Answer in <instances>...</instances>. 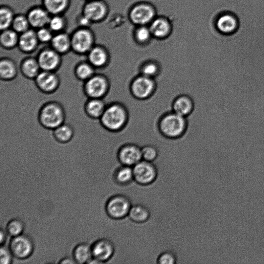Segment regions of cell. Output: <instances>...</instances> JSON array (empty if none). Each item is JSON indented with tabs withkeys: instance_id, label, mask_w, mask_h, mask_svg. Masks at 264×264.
<instances>
[{
	"instance_id": "6da1fadb",
	"label": "cell",
	"mask_w": 264,
	"mask_h": 264,
	"mask_svg": "<svg viewBox=\"0 0 264 264\" xmlns=\"http://www.w3.org/2000/svg\"><path fill=\"white\" fill-rule=\"evenodd\" d=\"M99 120L104 128L112 133H117L124 129L128 122V109L122 103L112 102L106 105Z\"/></svg>"
},
{
	"instance_id": "7a4b0ae2",
	"label": "cell",
	"mask_w": 264,
	"mask_h": 264,
	"mask_svg": "<svg viewBox=\"0 0 264 264\" xmlns=\"http://www.w3.org/2000/svg\"><path fill=\"white\" fill-rule=\"evenodd\" d=\"M158 129L161 135L169 140L182 138L186 133L188 127L187 118L172 111L164 114L159 119Z\"/></svg>"
},
{
	"instance_id": "3957f363",
	"label": "cell",
	"mask_w": 264,
	"mask_h": 264,
	"mask_svg": "<svg viewBox=\"0 0 264 264\" xmlns=\"http://www.w3.org/2000/svg\"><path fill=\"white\" fill-rule=\"evenodd\" d=\"M65 113L63 106L56 101L44 104L38 113V120L41 125L53 130L64 123Z\"/></svg>"
},
{
	"instance_id": "277c9868",
	"label": "cell",
	"mask_w": 264,
	"mask_h": 264,
	"mask_svg": "<svg viewBox=\"0 0 264 264\" xmlns=\"http://www.w3.org/2000/svg\"><path fill=\"white\" fill-rule=\"evenodd\" d=\"M158 85L156 79L139 74L131 81L129 92L135 99L144 101L150 99L156 93Z\"/></svg>"
},
{
	"instance_id": "5b68a950",
	"label": "cell",
	"mask_w": 264,
	"mask_h": 264,
	"mask_svg": "<svg viewBox=\"0 0 264 264\" xmlns=\"http://www.w3.org/2000/svg\"><path fill=\"white\" fill-rule=\"evenodd\" d=\"M72 51L87 55L96 45V36L91 28L78 27L71 35Z\"/></svg>"
},
{
	"instance_id": "8992f818",
	"label": "cell",
	"mask_w": 264,
	"mask_h": 264,
	"mask_svg": "<svg viewBox=\"0 0 264 264\" xmlns=\"http://www.w3.org/2000/svg\"><path fill=\"white\" fill-rule=\"evenodd\" d=\"M111 84L108 78L102 74H96L84 82L83 91L89 98L103 99L108 94Z\"/></svg>"
},
{
	"instance_id": "52a82bcc",
	"label": "cell",
	"mask_w": 264,
	"mask_h": 264,
	"mask_svg": "<svg viewBox=\"0 0 264 264\" xmlns=\"http://www.w3.org/2000/svg\"><path fill=\"white\" fill-rule=\"evenodd\" d=\"M131 206V201L127 196L118 194L109 198L105 205V211L110 218L121 220L128 217Z\"/></svg>"
},
{
	"instance_id": "ba28073f",
	"label": "cell",
	"mask_w": 264,
	"mask_h": 264,
	"mask_svg": "<svg viewBox=\"0 0 264 264\" xmlns=\"http://www.w3.org/2000/svg\"><path fill=\"white\" fill-rule=\"evenodd\" d=\"M135 181L142 186L155 182L158 177V169L152 162L142 160L133 167Z\"/></svg>"
},
{
	"instance_id": "9c48e42d",
	"label": "cell",
	"mask_w": 264,
	"mask_h": 264,
	"mask_svg": "<svg viewBox=\"0 0 264 264\" xmlns=\"http://www.w3.org/2000/svg\"><path fill=\"white\" fill-rule=\"evenodd\" d=\"M14 256L18 259H25L30 257L34 250L32 238L26 234L13 237L9 245Z\"/></svg>"
},
{
	"instance_id": "30bf717a",
	"label": "cell",
	"mask_w": 264,
	"mask_h": 264,
	"mask_svg": "<svg viewBox=\"0 0 264 264\" xmlns=\"http://www.w3.org/2000/svg\"><path fill=\"white\" fill-rule=\"evenodd\" d=\"M41 71L56 72L62 63L61 55L51 47L41 49L36 57Z\"/></svg>"
},
{
	"instance_id": "8fae6325",
	"label": "cell",
	"mask_w": 264,
	"mask_h": 264,
	"mask_svg": "<svg viewBox=\"0 0 264 264\" xmlns=\"http://www.w3.org/2000/svg\"><path fill=\"white\" fill-rule=\"evenodd\" d=\"M108 13V7L103 0H94L87 2L82 8L84 16L89 18L94 24H98L103 21Z\"/></svg>"
},
{
	"instance_id": "7c38bea8",
	"label": "cell",
	"mask_w": 264,
	"mask_h": 264,
	"mask_svg": "<svg viewBox=\"0 0 264 264\" xmlns=\"http://www.w3.org/2000/svg\"><path fill=\"white\" fill-rule=\"evenodd\" d=\"M117 159L121 165L133 167L143 160L142 147L135 144H124L118 151Z\"/></svg>"
},
{
	"instance_id": "4fadbf2b",
	"label": "cell",
	"mask_w": 264,
	"mask_h": 264,
	"mask_svg": "<svg viewBox=\"0 0 264 264\" xmlns=\"http://www.w3.org/2000/svg\"><path fill=\"white\" fill-rule=\"evenodd\" d=\"M34 81L37 89L46 94L55 93L60 84L58 75L53 72L41 71Z\"/></svg>"
},
{
	"instance_id": "5bb4252c",
	"label": "cell",
	"mask_w": 264,
	"mask_h": 264,
	"mask_svg": "<svg viewBox=\"0 0 264 264\" xmlns=\"http://www.w3.org/2000/svg\"><path fill=\"white\" fill-rule=\"evenodd\" d=\"M91 246L93 257L96 263L106 262L111 259L114 255V244L112 241L108 239H98Z\"/></svg>"
},
{
	"instance_id": "9a60e30c",
	"label": "cell",
	"mask_w": 264,
	"mask_h": 264,
	"mask_svg": "<svg viewBox=\"0 0 264 264\" xmlns=\"http://www.w3.org/2000/svg\"><path fill=\"white\" fill-rule=\"evenodd\" d=\"M86 55L87 60L96 69L106 68L111 61V56L109 51L106 48L101 45L96 44Z\"/></svg>"
},
{
	"instance_id": "2e32d148",
	"label": "cell",
	"mask_w": 264,
	"mask_h": 264,
	"mask_svg": "<svg viewBox=\"0 0 264 264\" xmlns=\"http://www.w3.org/2000/svg\"><path fill=\"white\" fill-rule=\"evenodd\" d=\"M27 16L31 28L37 30L48 27L51 16L42 6H37L30 9Z\"/></svg>"
},
{
	"instance_id": "e0dca14e",
	"label": "cell",
	"mask_w": 264,
	"mask_h": 264,
	"mask_svg": "<svg viewBox=\"0 0 264 264\" xmlns=\"http://www.w3.org/2000/svg\"><path fill=\"white\" fill-rule=\"evenodd\" d=\"M39 43L36 31L31 28L26 32L19 34L17 47L22 52L31 54L37 49Z\"/></svg>"
},
{
	"instance_id": "ac0fdd59",
	"label": "cell",
	"mask_w": 264,
	"mask_h": 264,
	"mask_svg": "<svg viewBox=\"0 0 264 264\" xmlns=\"http://www.w3.org/2000/svg\"><path fill=\"white\" fill-rule=\"evenodd\" d=\"M171 107L173 112L187 118L194 111V102L190 96L182 94L174 99Z\"/></svg>"
},
{
	"instance_id": "d6986e66",
	"label": "cell",
	"mask_w": 264,
	"mask_h": 264,
	"mask_svg": "<svg viewBox=\"0 0 264 264\" xmlns=\"http://www.w3.org/2000/svg\"><path fill=\"white\" fill-rule=\"evenodd\" d=\"M155 16L153 9L148 5H140L131 10L130 17L133 23L139 25H144L150 23Z\"/></svg>"
},
{
	"instance_id": "ffe728a7",
	"label": "cell",
	"mask_w": 264,
	"mask_h": 264,
	"mask_svg": "<svg viewBox=\"0 0 264 264\" xmlns=\"http://www.w3.org/2000/svg\"><path fill=\"white\" fill-rule=\"evenodd\" d=\"M50 47L61 55L72 51L71 35L65 32L54 34Z\"/></svg>"
},
{
	"instance_id": "44dd1931",
	"label": "cell",
	"mask_w": 264,
	"mask_h": 264,
	"mask_svg": "<svg viewBox=\"0 0 264 264\" xmlns=\"http://www.w3.org/2000/svg\"><path fill=\"white\" fill-rule=\"evenodd\" d=\"M106 104L103 99L89 98L84 105V111L87 116L93 119H100Z\"/></svg>"
},
{
	"instance_id": "7402d4cb",
	"label": "cell",
	"mask_w": 264,
	"mask_h": 264,
	"mask_svg": "<svg viewBox=\"0 0 264 264\" xmlns=\"http://www.w3.org/2000/svg\"><path fill=\"white\" fill-rule=\"evenodd\" d=\"M20 70L21 74L30 80H35L41 71L37 58L33 57H27L22 60Z\"/></svg>"
},
{
	"instance_id": "603a6c76",
	"label": "cell",
	"mask_w": 264,
	"mask_h": 264,
	"mask_svg": "<svg viewBox=\"0 0 264 264\" xmlns=\"http://www.w3.org/2000/svg\"><path fill=\"white\" fill-rule=\"evenodd\" d=\"M113 179L119 186H125L130 185L135 181L133 167L121 165L115 170Z\"/></svg>"
},
{
	"instance_id": "cb8c5ba5",
	"label": "cell",
	"mask_w": 264,
	"mask_h": 264,
	"mask_svg": "<svg viewBox=\"0 0 264 264\" xmlns=\"http://www.w3.org/2000/svg\"><path fill=\"white\" fill-rule=\"evenodd\" d=\"M216 26L221 33L224 34H230L236 31L238 26V22L235 16L226 14L218 18Z\"/></svg>"
},
{
	"instance_id": "d4e9b609",
	"label": "cell",
	"mask_w": 264,
	"mask_h": 264,
	"mask_svg": "<svg viewBox=\"0 0 264 264\" xmlns=\"http://www.w3.org/2000/svg\"><path fill=\"white\" fill-rule=\"evenodd\" d=\"M42 7L51 16L63 15L69 9L71 0H42Z\"/></svg>"
},
{
	"instance_id": "484cf974",
	"label": "cell",
	"mask_w": 264,
	"mask_h": 264,
	"mask_svg": "<svg viewBox=\"0 0 264 264\" xmlns=\"http://www.w3.org/2000/svg\"><path fill=\"white\" fill-rule=\"evenodd\" d=\"M161 72L162 65L160 62L155 59L145 60L139 67V74L153 79L156 80Z\"/></svg>"
},
{
	"instance_id": "4316f807",
	"label": "cell",
	"mask_w": 264,
	"mask_h": 264,
	"mask_svg": "<svg viewBox=\"0 0 264 264\" xmlns=\"http://www.w3.org/2000/svg\"><path fill=\"white\" fill-rule=\"evenodd\" d=\"M18 75V69L15 62L9 57H3L0 60V78L2 80L10 81Z\"/></svg>"
},
{
	"instance_id": "83f0119b",
	"label": "cell",
	"mask_w": 264,
	"mask_h": 264,
	"mask_svg": "<svg viewBox=\"0 0 264 264\" xmlns=\"http://www.w3.org/2000/svg\"><path fill=\"white\" fill-rule=\"evenodd\" d=\"M150 216L149 209L141 204L132 205L128 215L131 222L139 224L146 223Z\"/></svg>"
},
{
	"instance_id": "f1b7e54d",
	"label": "cell",
	"mask_w": 264,
	"mask_h": 264,
	"mask_svg": "<svg viewBox=\"0 0 264 264\" xmlns=\"http://www.w3.org/2000/svg\"><path fill=\"white\" fill-rule=\"evenodd\" d=\"M73 257L76 263H89L93 258L92 246L87 243L78 244L74 248Z\"/></svg>"
},
{
	"instance_id": "f546056e",
	"label": "cell",
	"mask_w": 264,
	"mask_h": 264,
	"mask_svg": "<svg viewBox=\"0 0 264 264\" xmlns=\"http://www.w3.org/2000/svg\"><path fill=\"white\" fill-rule=\"evenodd\" d=\"M96 70L87 60L82 61L76 65L75 75L79 80L85 82L96 74Z\"/></svg>"
},
{
	"instance_id": "4dcf8cb0",
	"label": "cell",
	"mask_w": 264,
	"mask_h": 264,
	"mask_svg": "<svg viewBox=\"0 0 264 264\" xmlns=\"http://www.w3.org/2000/svg\"><path fill=\"white\" fill-rule=\"evenodd\" d=\"M53 136L58 143L65 144L70 142L74 136L73 127L65 123L59 125L53 130Z\"/></svg>"
},
{
	"instance_id": "1f68e13d",
	"label": "cell",
	"mask_w": 264,
	"mask_h": 264,
	"mask_svg": "<svg viewBox=\"0 0 264 264\" xmlns=\"http://www.w3.org/2000/svg\"><path fill=\"white\" fill-rule=\"evenodd\" d=\"M19 34L12 28L2 31L0 35V43L6 50H12L18 47Z\"/></svg>"
},
{
	"instance_id": "d6a6232c",
	"label": "cell",
	"mask_w": 264,
	"mask_h": 264,
	"mask_svg": "<svg viewBox=\"0 0 264 264\" xmlns=\"http://www.w3.org/2000/svg\"><path fill=\"white\" fill-rule=\"evenodd\" d=\"M150 30L154 36L162 38L169 34L170 27L167 21L163 19H158L152 22Z\"/></svg>"
},
{
	"instance_id": "836d02e7",
	"label": "cell",
	"mask_w": 264,
	"mask_h": 264,
	"mask_svg": "<svg viewBox=\"0 0 264 264\" xmlns=\"http://www.w3.org/2000/svg\"><path fill=\"white\" fill-rule=\"evenodd\" d=\"M15 14L10 7L4 5L0 8V30L1 31L11 28Z\"/></svg>"
},
{
	"instance_id": "e575fe53",
	"label": "cell",
	"mask_w": 264,
	"mask_h": 264,
	"mask_svg": "<svg viewBox=\"0 0 264 264\" xmlns=\"http://www.w3.org/2000/svg\"><path fill=\"white\" fill-rule=\"evenodd\" d=\"M11 28L19 34L31 29L27 15H16Z\"/></svg>"
},
{
	"instance_id": "d590c367",
	"label": "cell",
	"mask_w": 264,
	"mask_h": 264,
	"mask_svg": "<svg viewBox=\"0 0 264 264\" xmlns=\"http://www.w3.org/2000/svg\"><path fill=\"white\" fill-rule=\"evenodd\" d=\"M67 25V20L63 15H53L51 16L48 27L54 34H56L64 32Z\"/></svg>"
},
{
	"instance_id": "8d00e7d4",
	"label": "cell",
	"mask_w": 264,
	"mask_h": 264,
	"mask_svg": "<svg viewBox=\"0 0 264 264\" xmlns=\"http://www.w3.org/2000/svg\"><path fill=\"white\" fill-rule=\"evenodd\" d=\"M25 224L19 218H14L8 223L6 230L11 236L14 237L23 234Z\"/></svg>"
},
{
	"instance_id": "74e56055",
	"label": "cell",
	"mask_w": 264,
	"mask_h": 264,
	"mask_svg": "<svg viewBox=\"0 0 264 264\" xmlns=\"http://www.w3.org/2000/svg\"><path fill=\"white\" fill-rule=\"evenodd\" d=\"M159 150L155 146L148 145L142 147V160L153 163L159 157Z\"/></svg>"
},
{
	"instance_id": "f35d334b",
	"label": "cell",
	"mask_w": 264,
	"mask_h": 264,
	"mask_svg": "<svg viewBox=\"0 0 264 264\" xmlns=\"http://www.w3.org/2000/svg\"><path fill=\"white\" fill-rule=\"evenodd\" d=\"M36 31L39 42L42 43H50L54 35L48 27H43Z\"/></svg>"
},
{
	"instance_id": "ab89813d",
	"label": "cell",
	"mask_w": 264,
	"mask_h": 264,
	"mask_svg": "<svg viewBox=\"0 0 264 264\" xmlns=\"http://www.w3.org/2000/svg\"><path fill=\"white\" fill-rule=\"evenodd\" d=\"M177 256L173 252L166 251L160 254L157 262L159 264H175L177 263Z\"/></svg>"
},
{
	"instance_id": "60d3db41",
	"label": "cell",
	"mask_w": 264,
	"mask_h": 264,
	"mask_svg": "<svg viewBox=\"0 0 264 264\" xmlns=\"http://www.w3.org/2000/svg\"><path fill=\"white\" fill-rule=\"evenodd\" d=\"M14 255L10 248L2 245L0 248V263L11 264L13 259Z\"/></svg>"
},
{
	"instance_id": "b9f144b4",
	"label": "cell",
	"mask_w": 264,
	"mask_h": 264,
	"mask_svg": "<svg viewBox=\"0 0 264 264\" xmlns=\"http://www.w3.org/2000/svg\"><path fill=\"white\" fill-rule=\"evenodd\" d=\"M152 34L150 29L146 27H141L136 33L137 40L142 44L147 42L150 39Z\"/></svg>"
},
{
	"instance_id": "7bdbcfd3",
	"label": "cell",
	"mask_w": 264,
	"mask_h": 264,
	"mask_svg": "<svg viewBox=\"0 0 264 264\" xmlns=\"http://www.w3.org/2000/svg\"><path fill=\"white\" fill-rule=\"evenodd\" d=\"M77 24L79 27L91 28L93 24L92 22L83 14H81L77 19Z\"/></svg>"
},
{
	"instance_id": "ee69618b",
	"label": "cell",
	"mask_w": 264,
	"mask_h": 264,
	"mask_svg": "<svg viewBox=\"0 0 264 264\" xmlns=\"http://www.w3.org/2000/svg\"><path fill=\"white\" fill-rule=\"evenodd\" d=\"M8 235L6 230H5L2 229L1 231H0V243H1L2 245H4L6 243Z\"/></svg>"
},
{
	"instance_id": "f6af8a7d",
	"label": "cell",
	"mask_w": 264,
	"mask_h": 264,
	"mask_svg": "<svg viewBox=\"0 0 264 264\" xmlns=\"http://www.w3.org/2000/svg\"><path fill=\"white\" fill-rule=\"evenodd\" d=\"M59 263H76L74 259L70 257H64L61 259L59 261Z\"/></svg>"
},
{
	"instance_id": "bcb514c9",
	"label": "cell",
	"mask_w": 264,
	"mask_h": 264,
	"mask_svg": "<svg viewBox=\"0 0 264 264\" xmlns=\"http://www.w3.org/2000/svg\"><path fill=\"white\" fill-rule=\"evenodd\" d=\"M86 2H91V1H94V0H85Z\"/></svg>"
}]
</instances>
